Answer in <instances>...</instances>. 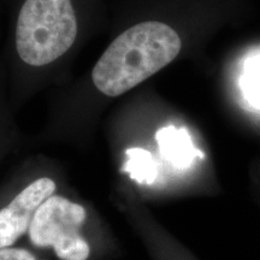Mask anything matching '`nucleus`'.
I'll return each instance as SVG.
<instances>
[{
  "label": "nucleus",
  "instance_id": "f257e3e1",
  "mask_svg": "<svg viewBox=\"0 0 260 260\" xmlns=\"http://www.w3.org/2000/svg\"><path fill=\"white\" fill-rule=\"evenodd\" d=\"M182 47L178 34L161 22L129 28L107 47L92 73L94 86L107 96H118L171 63Z\"/></svg>",
  "mask_w": 260,
  "mask_h": 260
},
{
  "label": "nucleus",
  "instance_id": "f03ea898",
  "mask_svg": "<svg viewBox=\"0 0 260 260\" xmlns=\"http://www.w3.org/2000/svg\"><path fill=\"white\" fill-rule=\"evenodd\" d=\"M76 35L71 0H25L16 28V47L24 63H52L73 46Z\"/></svg>",
  "mask_w": 260,
  "mask_h": 260
},
{
  "label": "nucleus",
  "instance_id": "7ed1b4c3",
  "mask_svg": "<svg viewBox=\"0 0 260 260\" xmlns=\"http://www.w3.org/2000/svg\"><path fill=\"white\" fill-rule=\"evenodd\" d=\"M86 217L82 205L53 194L35 213L29 239L39 248H53L60 260H87L90 247L80 232Z\"/></svg>",
  "mask_w": 260,
  "mask_h": 260
},
{
  "label": "nucleus",
  "instance_id": "20e7f679",
  "mask_svg": "<svg viewBox=\"0 0 260 260\" xmlns=\"http://www.w3.org/2000/svg\"><path fill=\"white\" fill-rule=\"evenodd\" d=\"M56 182L42 177L25 187L8 206L0 210V248L15 245L29 232V228L40 205L56 193Z\"/></svg>",
  "mask_w": 260,
  "mask_h": 260
},
{
  "label": "nucleus",
  "instance_id": "39448f33",
  "mask_svg": "<svg viewBox=\"0 0 260 260\" xmlns=\"http://www.w3.org/2000/svg\"><path fill=\"white\" fill-rule=\"evenodd\" d=\"M162 157L177 169H187L200 152L195 148L189 133L184 128L168 125L159 129L155 135Z\"/></svg>",
  "mask_w": 260,
  "mask_h": 260
},
{
  "label": "nucleus",
  "instance_id": "423d86ee",
  "mask_svg": "<svg viewBox=\"0 0 260 260\" xmlns=\"http://www.w3.org/2000/svg\"><path fill=\"white\" fill-rule=\"evenodd\" d=\"M126 161L123 171L141 184H152L158 176V167L153 155L144 148L126 149Z\"/></svg>",
  "mask_w": 260,
  "mask_h": 260
},
{
  "label": "nucleus",
  "instance_id": "0eeeda50",
  "mask_svg": "<svg viewBox=\"0 0 260 260\" xmlns=\"http://www.w3.org/2000/svg\"><path fill=\"white\" fill-rule=\"evenodd\" d=\"M240 83L247 102L260 109V53L246 60Z\"/></svg>",
  "mask_w": 260,
  "mask_h": 260
},
{
  "label": "nucleus",
  "instance_id": "6e6552de",
  "mask_svg": "<svg viewBox=\"0 0 260 260\" xmlns=\"http://www.w3.org/2000/svg\"><path fill=\"white\" fill-rule=\"evenodd\" d=\"M0 260H38L31 252L24 248L6 247L0 248Z\"/></svg>",
  "mask_w": 260,
  "mask_h": 260
}]
</instances>
